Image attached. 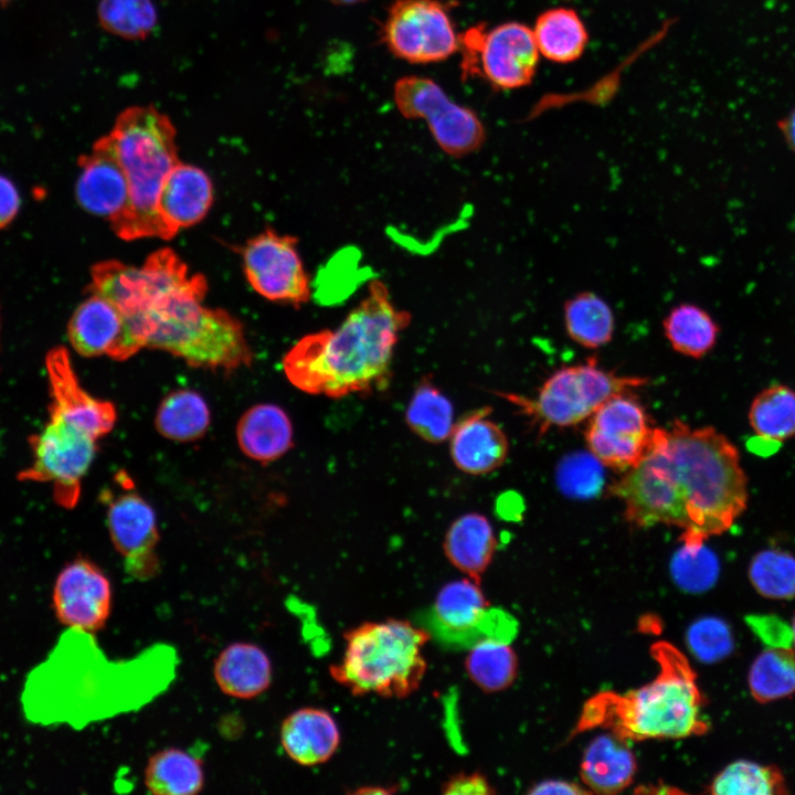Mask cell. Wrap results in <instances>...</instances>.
<instances>
[{
    "instance_id": "obj_1",
    "label": "cell",
    "mask_w": 795,
    "mask_h": 795,
    "mask_svg": "<svg viewBox=\"0 0 795 795\" xmlns=\"http://www.w3.org/2000/svg\"><path fill=\"white\" fill-rule=\"evenodd\" d=\"M607 492L621 500L629 524L679 528L687 545L728 531L749 501L736 446L712 426L678 420L654 428L644 457Z\"/></svg>"
},
{
    "instance_id": "obj_2",
    "label": "cell",
    "mask_w": 795,
    "mask_h": 795,
    "mask_svg": "<svg viewBox=\"0 0 795 795\" xmlns=\"http://www.w3.org/2000/svg\"><path fill=\"white\" fill-rule=\"evenodd\" d=\"M411 322L386 285L372 280L367 294L336 329L303 337L283 359L287 379L309 394L341 398L388 385L395 346Z\"/></svg>"
},
{
    "instance_id": "obj_3",
    "label": "cell",
    "mask_w": 795,
    "mask_h": 795,
    "mask_svg": "<svg viewBox=\"0 0 795 795\" xmlns=\"http://www.w3.org/2000/svg\"><path fill=\"white\" fill-rule=\"evenodd\" d=\"M659 666L656 678L625 693L601 691L583 706L572 735L597 728L624 741L682 739L706 733L703 698L687 657L674 645L650 648Z\"/></svg>"
},
{
    "instance_id": "obj_4",
    "label": "cell",
    "mask_w": 795,
    "mask_h": 795,
    "mask_svg": "<svg viewBox=\"0 0 795 795\" xmlns=\"http://www.w3.org/2000/svg\"><path fill=\"white\" fill-rule=\"evenodd\" d=\"M176 135L170 118L152 105L124 109L105 135L128 183L126 206L110 221L120 239H172L157 204L166 178L180 162Z\"/></svg>"
},
{
    "instance_id": "obj_5",
    "label": "cell",
    "mask_w": 795,
    "mask_h": 795,
    "mask_svg": "<svg viewBox=\"0 0 795 795\" xmlns=\"http://www.w3.org/2000/svg\"><path fill=\"white\" fill-rule=\"evenodd\" d=\"M208 284L198 274L188 287L136 314L146 327L147 346L167 351L195 368L232 371L253 359L241 322L223 309L202 306Z\"/></svg>"
},
{
    "instance_id": "obj_6",
    "label": "cell",
    "mask_w": 795,
    "mask_h": 795,
    "mask_svg": "<svg viewBox=\"0 0 795 795\" xmlns=\"http://www.w3.org/2000/svg\"><path fill=\"white\" fill-rule=\"evenodd\" d=\"M341 660L329 667L332 679L353 696L405 698L416 691L427 662L430 633L409 621L364 622L343 634Z\"/></svg>"
},
{
    "instance_id": "obj_7",
    "label": "cell",
    "mask_w": 795,
    "mask_h": 795,
    "mask_svg": "<svg viewBox=\"0 0 795 795\" xmlns=\"http://www.w3.org/2000/svg\"><path fill=\"white\" fill-rule=\"evenodd\" d=\"M643 377L619 375L597 365L594 358L585 363L563 367L553 372L533 398L496 392L530 418L540 434L552 427H568L589 418L612 396L647 384Z\"/></svg>"
},
{
    "instance_id": "obj_8",
    "label": "cell",
    "mask_w": 795,
    "mask_h": 795,
    "mask_svg": "<svg viewBox=\"0 0 795 795\" xmlns=\"http://www.w3.org/2000/svg\"><path fill=\"white\" fill-rule=\"evenodd\" d=\"M462 78L479 77L495 89H515L531 83L539 51L532 29L519 22L494 28L473 25L458 34Z\"/></svg>"
},
{
    "instance_id": "obj_9",
    "label": "cell",
    "mask_w": 795,
    "mask_h": 795,
    "mask_svg": "<svg viewBox=\"0 0 795 795\" xmlns=\"http://www.w3.org/2000/svg\"><path fill=\"white\" fill-rule=\"evenodd\" d=\"M97 441L77 423L49 411L44 427L29 437L32 463L18 474V479L53 484L55 502L71 509L78 502L82 479L96 456Z\"/></svg>"
},
{
    "instance_id": "obj_10",
    "label": "cell",
    "mask_w": 795,
    "mask_h": 795,
    "mask_svg": "<svg viewBox=\"0 0 795 795\" xmlns=\"http://www.w3.org/2000/svg\"><path fill=\"white\" fill-rule=\"evenodd\" d=\"M423 628L445 647L469 649L484 639L510 643L517 622L507 612L490 607L479 583L467 577L439 590L425 613Z\"/></svg>"
},
{
    "instance_id": "obj_11",
    "label": "cell",
    "mask_w": 795,
    "mask_h": 795,
    "mask_svg": "<svg viewBox=\"0 0 795 795\" xmlns=\"http://www.w3.org/2000/svg\"><path fill=\"white\" fill-rule=\"evenodd\" d=\"M195 276L172 250L162 248L149 255L141 267L115 259L95 264L88 290L113 303L123 316H131L188 287Z\"/></svg>"
},
{
    "instance_id": "obj_12",
    "label": "cell",
    "mask_w": 795,
    "mask_h": 795,
    "mask_svg": "<svg viewBox=\"0 0 795 795\" xmlns=\"http://www.w3.org/2000/svg\"><path fill=\"white\" fill-rule=\"evenodd\" d=\"M393 93L399 112L407 119H424L447 155L464 157L484 145L486 131L477 114L451 100L433 80L404 76L396 81Z\"/></svg>"
},
{
    "instance_id": "obj_13",
    "label": "cell",
    "mask_w": 795,
    "mask_h": 795,
    "mask_svg": "<svg viewBox=\"0 0 795 795\" xmlns=\"http://www.w3.org/2000/svg\"><path fill=\"white\" fill-rule=\"evenodd\" d=\"M451 9L452 3L439 0H395L382 23L381 41L413 64L444 61L459 49Z\"/></svg>"
},
{
    "instance_id": "obj_14",
    "label": "cell",
    "mask_w": 795,
    "mask_h": 795,
    "mask_svg": "<svg viewBox=\"0 0 795 795\" xmlns=\"http://www.w3.org/2000/svg\"><path fill=\"white\" fill-rule=\"evenodd\" d=\"M654 428L640 402L624 392L605 401L589 417L585 441L604 466L625 473L644 457Z\"/></svg>"
},
{
    "instance_id": "obj_15",
    "label": "cell",
    "mask_w": 795,
    "mask_h": 795,
    "mask_svg": "<svg viewBox=\"0 0 795 795\" xmlns=\"http://www.w3.org/2000/svg\"><path fill=\"white\" fill-rule=\"evenodd\" d=\"M242 256L245 275L259 295L296 308L309 301L310 279L296 237L266 230L247 241Z\"/></svg>"
},
{
    "instance_id": "obj_16",
    "label": "cell",
    "mask_w": 795,
    "mask_h": 795,
    "mask_svg": "<svg viewBox=\"0 0 795 795\" xmlns=\"http://www.w3.org/2000/svg\"><path fill=\"white\" fill-rule=\"evenodd\" d=\"M52 608L59 623L82 633L103 629L113 610L108 576L93 561L78 556L55 577Z\"/></svg>"
},
{
    "instance_id": "obj_17",
    "label": "cell",
    "mask_w": 795,
    "mask_h": 795,
    "mask_svg": "<svg viewBox=\"0 0 795 795\" xmlns=\"http://www.w3.org/2000/svg\"><path fill=\"white\" fill-rule=\"evenodd\" d=\"M106 524L116 551L123 556L126 572L148 580L157 574L159 541L156 515L137 492L125 491L107 505Z\"/></svg>"
},
{
    "instance_id": "obj_18",
    "label": "cell",
    "mask_w": 795,
    "mask_h": 795,
    "mask_svg": "<svg viewBox=\"0 0 795 795\" xmlns=\"http://www.w3.org/2000/svg\"><path fill=\"white\" fill-rule=\"evenodd\" d=\"M51 402L49 411L81 425L96 439L108 434L117 418L113 403L92 396L80 383L65 347H54L45 356Z\"/></svg>"
},
{
    "instance_id": "obj_19",
    "label": "cell",
    "mask_w": 795,
    "mask_h": 795,
    "mask_svg": "<svg viewBox=\"0 0 795 795\" xmlns=\"http://www.w3.org/2000/svg\"><path fill=\"white\" fill-rule=\"evenodd\" d=\"M78 165L81 171L75 186L78 204L110 222L126 206L128 183L106 136L95 141L89 155L80 157Z\"/></svg>"
},
{
    "instance_id": "obj_20",
    "label": "cell",
    "mask_w": 795,
    "mask_h": 795,
    "mask_svg": "<svg viewBox=\"0 0 795 795\" xmlns=\"http://www.w3.org/2000/svg\"><path fill=\"white\" fill-rule=\"evenodd\" d=\"M489 406L465 415L454 425L451 456L458 469L470 475L488 474L500 467L508 455L509 443L498 424L488 416Z\"/></svg>"
},
{
    "instance_id": "obj_21",
    "label": "cell",
    "mask_w": 795,
    "mask_h": 795,
    "mask_svg": "<svg viewBox=\"0 0 795 795\" xmlns=\"http://www.w3.org/2000/svg\"><path fill=\"white\" fill-rule=\"evenodd\" d=\"M213 201V186L200 168L181 161L166 178L158 198V213L171 237L199 223Z\"/></svg>"
},
{
    "instance_id": "obj_22",
    "label": "cell",
    "mask_w": 795,
    "mask_h": 795,
    "mask_svg": "<svg viewBox=\"0 0 795 795\" xmlns=\"http://www.w3.org/2000/svg\"><path fill=\"white\" fill-rule=\"evenodd\" d=\"M280 744L290 760L315 766L332 757L340 744L339 727L330 712L321 708H299L280 725Z\"/></svg>"
},
{
    "instance_id": "obj_23",
    "label": "cell",
    "mask_w": 795,
    "mask_h": 795,
    "mask_svg": "<svg viewBox=\"0 0 795 795\" xmlns=\"http://www.w3.org/2000/svg\"><path fill=\"white\" fill-rule=\"evenodd\" d=\"M219 689L235 699H252L265 692L273 678L268 655L257 645L237 642L223 648L214 660Z\"/></svg>"
},
{
    "instance_id": "obj_24",
    "label": "cell",
    "mask_w": 795,
    "mask_h": 795,
    "mask_svg": "<svg viewBox=\"0 0 795 795\" xmlns=\"http://www.w3.org/2000/svg\"><path fill=\"white\" fill-rule=\"evenodd\" d=\"M236 437L250 458L267 463L293 447V425L287 413L275 404H257L239 420Z\"/></svg>"
},
{
    "instance_id": "obj_25",
    "label": "cell",
    "mask_w": 795,
    "mask_h": 795,
    "mask_svg": "<svg viewBox=\"0 0 795 795\" xmlns=\"http://www.w3.org/2000/svg\"><path fill=\"white\" fill-rule=\"evenodd\" d=\"M636 757L626 741L615 734L596 736L581 762L583 783L594 793L616 794L626 788L636 773Z\"/></svg>"
},
{
    "instance_id": "obj_26",
    "label": "cell",
    "mask_w": 795,
    "mask_h": 795,
    "mask_svg": "<svg viewBox=\"0 0 795 795\" xmlns=\"http://www.w3.org/2000/svg\"><path fill=\"white\" fill-rule=\"evenodd\" d=\"M497 540L489 520L476 512L457 518L448 528L443 550L449 563L479 583L489 566Z\"/></svg>"
},
{
    "instance_id": "obj_27",
    "label": "cell",
    "mask_w": 795,
    "mask_h": 795,
    "mask_svg": "<svg viewBox=\"0 0 795 795\" xmlns=\"http://www.w3.org/2000/svg\"><path fill=\"white\" fill-rule=\"evenodd\" d=\"M123 322V314L113 303L92 294L71 316L67 337L83 357L107 356L121 332Z\"/></svg>"
},
{
    "instance_id": "obj_28",
    "label": "cell",
    "mask_w": 795,
    "mask_h": 795,
    "mask_svg": "<svg viewBox=\"0 0 795 795\" xmlns=\"http://www.w3.org/2000/svg\"><path fill=\"white\" fill-rule=\"evenodd\" d=\"M144 783L155 795L198 794L204 786L202 762L178 748L160 750L147 761Z\"/></svg>"
},
{
    "instance_id": "obj_29",
    "label": "cell",
    "mask_w": 795,
    "mask_h": 795,
    "mask_svg": "<svg viewBox=\"0 0 795 795\" xmlns=\"http://www.w3.org/2000/svg\"><path fill=\"white\" fill-rule=\"evenodd\" d=\"M540 55L555 63H570L584 52L589 34L579 14L568 8L542 12L532 29Z\"/></svg>"
},
{
    "instance_id": "obj_30",
    "label": "cell",
    "mask_w": 795,
    "mask_h": 795,
    "mask_svg": "<svg viewBox=\"0 0 795 795\" xmlns=\"http://www.w3.org/2000/svg\"><path fill=\"white\" fill-rule=\"evenodd\" d=\"M566 335L586 349L607 344L614 335L615 315L610 304L594 292H580L563 304Z\"/></svg>"
},
{
    "instance_id": "obj_31",
    "label": "cell",
    "mask_w": 795,
    "mask_h": 795,
    "mask_svg": "<svg viewBox=\"0 0 795 795\" xmlns=\"http://www.w3.org/2000/svg\"><path fill=\"white\" fill-rule=\"evenodd\" d=\"M662 330L671 348L686 357L700 359L717 343L720 327L702 307L681 303L667 312Z\"/></svg>"
},
{
    "instance_id": "obj_32",
    "label": "cell",
    "mask_w": 795,
    "mask_h": 795,
    "mask_svg": "<svg viewBox=\"0 0 795 795\" xmlns=\"http://www.w3.org/2000/svg\"><path fill=\"white\" fill-rule=\"evenodd\" d=\"M155 425L171 441L193 442L201 438L210 425V411L195 391L181 389L170 392L159 404Z\"/></svg>"
},
{
    "instance_id": "obj_33",
    "label": "cell",
    "mask_w": 795,
    "mask_h": 795,
    "mask_svg": "<svg viewBox=\"0 0 795 795\" xmlns=\"http://www.w3.org/2000/svg\"><path fill=\"white\" fill-rule=\"evenodd\" d=\"M749 424L764 442L782 443L795 436V390L773 384L752 401Z\"/></svg>"
},
{
    "instance_id": "obj_34",
    "label": "cell",
    "mask_w": 795,
    "mask_h": 795,
    "mask_svg": "<svg viewBox=\"0 0 795 795\" xmlns=\"http://www.w3.org/2000/svg\"><path fill=\"white\" fill-rule=\"evenodd\" d=\"M405 420L414 434L433 444L448 439L455 425L451 401L430 380H422L417 384L409 402Z\"/></svg>"
},
{
    "instance_id": "obj_35",
    "label": "cell",
    "mask_w": 795,
    "mask_h": 795,
    "mask_svg": "<svg viewBox=\"0 0 795 795\" xmlns=\"http://www.w3.org/2000/svg\"><path fill=\"white\" fill-rule=\"evenodd\" d=\"M510 643L484 639L471 646L465 659L469 679L486 692L508 688L517 675V657Z\"/></svg>"
},
{
    "instance_id": "obj_36",
    "label": "cell",
    "mask_w": 795,
    "mask_h": 795,
    "mask_svg": "<svg viewBox=\"0 0 795 795\" xmlns=\"http://www.w3.org/2000/svg\"><path fill=\"white\" fill-rule=\"evenodd\" d=\"M749 687L755 700L768 702L795 691V650L792 647H770L753 661Z\"/></svg>"
},
{
    "instance_id": "obj_37",
    "label": "cell",
    "mask_w": 795,
    "mask_h": 795,
    "mask_svg": "<svg viewBox=\"0 0 795 795\" xmlns=\"http://www.w3.org/2000/svg\"><path fill=\"white\" fill-rule=\"evenodd\" d=\"M709 792L716 795H776L786 793V784L777 767L739 760L714 777Z\"/></svg>"
},
{
    "instance_id": "obj_38",
    "label": "cell",
    "mask_w": 795,
    "mask_h": 795,
    "mask_svg": "<svg viewBox=\"0 0 795 795\" xmlns=\"http://www.w3.org/2000/svg\"><path fill=\"white\" fill-rule=\"evenodd\" d=\"M97 19L99 25L113 35L141 40L157 26L158 12L152 0H100Z\"/></svg>"
},
{
    "instance_id": "obj_39",
    "label": "cell",
    "mask_w": 795,
    "mask_h": 795,
    "mask_svg": "<svg viewBox=\"0 0 795 795\" xmlns=\"http://www.w3.org/2000/svg\"><path fill=\"white\" fill-rule=\"evenodd\" d=\"M749 576L754 589L765 597H795V556L781 549H764L751 560Z\"/></svg>"
},
{
    "instance_id": "obj_40",
    "label": "cell",
    "mask_w": 795,
    "mask_h": 795,
    "mask_svg": "<svg viewBox=\"0 0 795 795\" xmlns=\"http://www.w3.org/2000/svg\"><path fill=\"white\" fill-rule=\"evenodd\" d=\"M670 573L676 585L688 593L710 590L720 573L716 553L706 545L682 544L671 558Z\"/></svg>"
},
{
    "instance_id": "obj_41",
    "label": "cell",
    "mask_w": 795,
    "mask_h": 795,
    "mask_svg": "<svg viewBox=\"0 0 795 795\" xmlns=\"http://www.w3.org/2000/svg\"><path fill=\"white\" fill-rule=\"evenodd\" d=\"M603 466L591 452L571 453L556 466L558 487L571 498H592L601 492L604 485Z\"/></svg>"
},
{
    "instance_id": "obj_42",
    "label": "cell",
    "mask_w": 795,
    "mask_h": 795,
    "mask_svg": "<svg viewBox=\"0 0 795 795\" xmlns=\"http://www.w3.org/2000/svg\"><path fill=\"white\" fill-rule=\"evenodd\" d=\"M691 654L701 662H717L733 650V637L728 624L718 617H703L692 623L687 633Z\"/></svg>"
},
{
    "instance_id": "obj_43",
    "label": "cell",
    "mask_w": 795,
    "mask_h": 795,
    "mask_svg": "<svg viewBox=\"0 0 795 795\" xmlns=\"http://www.w3.org/2000/svg\"><path fill=\"white\" fill-rule=\"evenodd\" d=\"M441 793L445 795H488L494 794L495 788L480 772H458L442 784Z\"/></svg>"
},
{
    "instance_id": "obj_44",
    "label": "cell",
    "mask_w": 795,
    "mask_h": 795,
    "mask_svg": "<svg viewBox=\"0 0 795 795\" xmlns=\"http://www.w3.org/2000/svg\"><path fill=\"white\" fill-rule=\"evenodd\" d=\"M751 628L770 647H792V628L776 617L752 616L749 619ZM793 648V647H792Z\"/></svg>"
},
{
    "instance_id": "obj_45",
    "label": "cell",
    "mask_w": 795,
    "mask_h": 795,
    "mask_svg": "<svg viewBox=\"0 0 795 795\" xmlns=\"http://www.w3.org/2000/svg\"><path fill=\"white\" fill-rule=\"evenodd\" d=\"M21 206V195L8 177L0 174V231L8 227L17 218Z\"/></svg>"
},
{
    "instance_id": "obj_46",
    "label": "cell",
    "mask_w": 795,
    "mask_h": 795,
    "mask_svg": "<svg viewBox=\"0 0 795 795\" xmlns=\"http://www.w3.org/2000/svg\"><path fill=\"white\" fill-rule=\"evenodd\" d=\"M530 794H537V795H577V794H586L590 793V791H586L582 787H580L577 784L570 783L566 781H543L537 785H534L530 791Z\"/></svg>"
},
{
    "instance_id": "obj_47",
    "label": "cell",
    "mask_w": 795,
    "mask_h": 795,
    "mask_svg": "<svg viewBox=\"0 0 795 795\" xmlns=\"http://www.w3.org/2000/svg\"><path fill=\"white\" fill-rule=\"evenodd\" d=\"M780 128L786 142L795 151V109L780 123Z\"/></svg>"
},
{
    "instance_id": "obj_48",
    "label": "cell",
    "mask_w": 795,
    "mask_h": 795,
    "mask_svg": "<svg viewBox=\"0 0 795 795\" xmlns=\"http://www.w3.org/2000/svg\"><path fill=\"white\" fill-rule=\"evenodd\" d=\"M396 791V787H384V786H364L354 791V794H391Z\"/></svg>"
},
{
    "instance_id": "obj_49",
    "label": "cell",
    "mask_w": 795,
    "mask_h": 795,
    "mask_svg": "<svg viewBox=\"0 0 795 795\" xmlns=\"http://www.w3.org/2000/svg\"><path fill=\"white\" fill-rule=\"evenodd\" d=\"M330 2L338 4V6H347V4H354L358 2H362L364 0H329Z\"/></svg>"
},
{
    "instance_id": "obj_50",
    "label": "cell",
    "mask_w": 795,
    "mask_h": 795,
    "mask_svg": "<svg viewBox=\"0 0 795 795\" xmlns=\"http://www.w3.org/2000/svg\"><path fill=\"white\" fill-rule=\"evenodd\" d=\"M792 635H793V645L795 646V617H794L793 626H792Z\"/></svg>"
},
{
    "instance_id": "obj_51",
    "label": "cell",
    "mask_w": 795,
    "mask_h": 795,
    "mask_svg": "<svg viewBox=\"0 0 795 795\" xmlns=\"http://www.w3.org/2000/svg\"><path fill=\"white\" fill-rule=\"evenodd\" d=\"M9 1H10V0H0V3H7V2H9Z\"/></svg>"
}]
</instances>
